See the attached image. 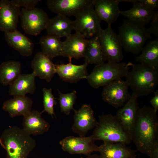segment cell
I'll return each mask as SVG.
<instances>
[{
    "mask_svg": "<svg viewBox=\"0 0 158 158\" xmlns=\"http://www.w3.org/2000/svg\"><path fill=\"white\" fill-rule=\"evenodd\" d=\"M152 107L144 105L138 109L131 134L138 150L149 157L158 144V119Z\"/></svg>",
    "mask_w": 158,
    "mask_h": 158,
    "instance_id": "cell-1",
    "label": "cell"
},
{
    "mask_svg": "<svg viewBox=\"0 0 158 158\" xmlns=\"http://www.w3.org/2000/svg\"><path fill=\"white\" fill-rule=\"evenodd\" d=\"M0 144L6 151L8 158H27L35 147V140L23 129L13 126L5 130Z\"/></svg>",
    "mask_w": 158,
    "mask_h": 158,
    "instance_id": "cell-2",
    "label": "cell"
},
{
    "mask_svg": "<svg viewBox=\"0 0 158 158\" xmlns=\"http://www.w3.org/2000/svg\"><path fill=\"white\" fill-rule=\"evenodd\" d=\"M131 67L125 77L133 93L138 98L154 92L158 85V68L140 63Z\"/></svg>",
    "mask_w": 158,
    "mask_h": 158,
    "instance_id": "cell-3",
    "label": "cell"
},
{
    "mask_svg": "<svg viewBox=\"0 0 158 158\" xmlns=\"http://www.w3.org/2000/svg\"><path fill=\"white\" fill-rule=\"evenodd\" d=\"M118 35L123 49L135 54L141 52L146 41L152 38L145 25L126 19L119 28Z\"/></svg>",
    "mask_w": 158,
    "mask_h": 158,
    "instance_id": "cell-4",
    "label": "cell"
},
{
    "mask_svg": "<svg viewBox=\"0 0 158 158\" xmlns=\"http://www.w3.org/2000/svg\"><path fill=\"white\" fill-rule=\"evenodd\" d=\"M99 118L98 124L92 135L95 141L121 142L126 145L130 143L131 137L124 130L116 115L103 114Z\"/></svg>",
    "mask_w": 158,
    "mask_h": 158,
    "instance_id": "cell-5",
    "label": "cell"
},
{
    "mask_svg": "<svg viewBox=\"0 0 158 158\" xmlns=\"http://www.w3.org/2000/svg\"><path fill=\"white\" fill-rule=\"evenodd\" d=\"M132 64L130 62H104L96 65L85 79L91 87L97 89L125 77Z\"/></svg>",
    "mask_w": 158,
    "mask_h": 158,
    "instance_id": "cell-6",
    "label": "cell"
},
{
    "mask_svg": "<svg viewBox=\"0 0 158 158\" xmlns=\"http://www.w3.org/2000/svg\"><path fill=\"white\" fill-rule=\"evenodd\" d=\"M74 20V30L87 39L98 36L102 30L100 20L94 5L88 6L80 12Z\"/></svg>",
    "mask_w": 158,
    "mask_h": 158,
    "instance_id": "cell-7",
    "label": "cell"
},
{
    "mask_svg": "<svg viewBox=\"0 0 158 158\" xmlns=\"http://www.w3.org/2000/svg\"><path fill=\"white\" fill-rule=\"evenodd\" d=\"M101 49L108 62L120 63L123 56L122 47L118 37L111 27V25L102 29L98 36Z\"/></svg>",
    "mask_w": 158,
    "mask_h": 158,
    "instance_id": "cell-8",
    "label": "cell"
},
{
    "mask_svg": "<svg viewBox=\"0 0 158 158\" xmlns=\"http://www.w3.org/2000/svg\"><path fill=\"white\" fill-rule=\"evenodd\" d=\"M20 16L23 30L26 33L35 36L45 29L49 19L45 11L37 8L30 10L23 8Z\"/></svg>",
    "mask_w": 158,
    "mask_h": 158,
    "instance_id": "cell-9",
    "label": "cell"
},
{
    "mask_svg": "<svg viewBox=\"0 0 158 158\" xmlns=\"http://www.w3.org/2000/svg\"><path fill=\"white\" fill-rule=\"evenodd\" d=\"M129 86L126 81L120 78L106 85L102 96L104 101L117 109L124 105L130 98Z\"/></svg>",
    "mask_w": 158,
    "mask_h": 158,
    "instance_id": "cell-10",
    "label": "cell"
},
{
    "mask_svg": "<svg viewBox=\"0 0 158 158\" xmlns=\"http://www.w3.org/2000/svg\"><path fill=\"white\" fill-rule=\"evenodd\" d=\"M93 136L76 137L70 136L60 141L62 150L72 154H83L88 156L92 153L98 152L99 146L95 143Z\"/></svg>",
    "mask_w": 158,
    "mask_h": 158,
    "instance_id": "cell-11",
    "label": "cell"
},
{
    "mask_svg": "<svg viewBox=\"0 0 158 158\" xmlns=\"http://www.w3.org/2000/svg\"><path fill=\"white\" fill-rule=\"evenodd\" d=\"M96 0H48L47 4L51 11L66 17L75 16L86 8L94 5Z\"/></svg>",
    "mask_w": 158,
    "mask_h": 158,
    "instance_id": "cell-12",
    "label": "cell"
},
{
    "mask_svg": "<svg viewBox=\"0 0 158 158\" xmlns=\"http://www.w3.org/2000/svg\"><path fill=\"white\" fill-rule=\"evenodd\" d=\"M72 131L80 137H85L90 130L97 126L98 122L94 116L91 106L84 104L78 110L74 109Z\"/></svg>",
    "mask_w": 158,
    "mask_h": 158,
    "instance_id": "cell-13",
    "label": "cell"
},
{
    "mask_svg": "<svg viewBox=\"0 0 158 158\" xmlns=\"http://www.w3.org/2000/svg\"><path fill=\"white\" fill-rule=\"evenodd\" d=\"M20 13V8L11 0H0V31L5 32L17 30Z\"/></svg>",
    "mask_w": 158,
    "mask_h": 158,
    "instance_id": "cell-14",
    "label": "cell"
},
{
    "mask_svg": "<svg viewBox=\"0 0 158 158\" xmlns=\"http://www.w3.org/2000/svg\"><path fill=\"white\" fill-rule=\"evenodd\" d=\"M137 98L132 93L130 98L116 115L124 130L131 137L138 109Z\"/></svg>",
    "mask_w": 158,
    "mask_h": 158,
    "instance_id": "cell-15",
    "label": "cell"
},
{
    "mask_svg": "<svg viewBox=\"0 0 158 158\" xmlns=\"http://www.w3.org/2000/svg\"><path fill=\"white\" fill-rule=\"evenodd\" d=\"M66 38L63 42L61 56L70 60L84 57L88 39L76 32Z\"/></svg>",
    "mask_w": 158,
    "mask_h": 158,
    "instance_id": "cell-16",
    "label": "cell"
},
{
    "mask_svg": "<svg viewBox=\"0 0 158 158\" xmlns=\"http://www.w3.org/2000/svg\"><path fill=\"white\" fill-rule=\"evenodd\" d=\"M87 63L77 65L73 64L71 60L69 59L67 64L55 65L56 73L63 81L76 83L85 79L87 75Z\"/></svg>",
    "mask_w": 158,
    "mask_h": 158,
    "instance_id": "cell-17",
    "label": "cell"
},
{
    "mask_svg": "<svg viewBox=\"0 0 158 158\" xmlns=\"http://www.w3.org/2000/svg\"><path fill=\"white\" fill-rule=\"evenodd\" d=\"M31 67L36 76L50 82L56 73L55 64L51 59L42 52L35 55L31 62Z\"/></svg>",
    "mask_w": 158,
    "mask_h": 158,
    "instance_id": "cell-18",
    "label": "cell"
},
{
    "mask_svg": "<svg viewBox=\"0 0 158 158\" xmlns=\"http://www.w3.org/2000/svg\"><path fill=\"white\" fill-rule=\"evenodd\" d=\"M119 3L118 0H96L94 6L100 20L111 25L120 15Z\"/></svg>",
    "mask_w": 158,
    "mask_h": 158,
    "instance_id": "cell-19",
    "label": "cell"
},
{
    "mask_svg": "<svg viewBox=\"0 0 158 158\" xmlns=\"http://www.w3.org/2000/svg\"><path fill=\"white\" fill-rule=\"evenodd\" d=\"M137 150L121 142H104L99 146L101 158H137Z\"/></svg>",
    "mask_w": 158,
    "mask_h": 158,
    "instance_id": "cell-20",
    "label": "cell"
},
{
    "mask_svg": "<svg viewBox=\"0 0 158 158\" xmlns=\"http://www.w3.org/2000/svg\"><path fill=\"white\" fill-rule=\"evenodd\" d=\"M41 114L34 110L23 116L22 129L29 135L42 134L49 130L50 124L42 118Z\"/></svg>",
    "mask_w": 158,
    "mask_h": 158,
    "instance_id": "cell-21",
    "label": "cell"
},
{
    "mask_svg": "<svg viewBox=\"0 0 158 158\" xmlns=\"http://www.w3.org/2000/svg\"><path fill=\"white\" fill-rule=\"evenodd\" d=\"M74 22L67 17L59 15L49 19L46 26L47 34L61 38L68 37L74 30Z\"/></svg>",
    "mask_w": 158,
    "mask_h": 158,
    "instance_id": "cell-22",
    "label": "cell"
},
{
    "mask_svg": "<svg viewBox=\"0 0 158 158\" xmlns=\"http://www.w3.org/2000/svg\"><path fill=\"white\" fill-rule=\"evenodd\" d=\"M32 100L26 95L15 96L5 101L2 109L12 118L24 116L32 111Z\"/></svg>",
    "mask_w": 158,
    "mask_h": 158,
    "instance_id": "cell-23",
    "label": "cell"
},
{
    "mask_svg": "<svg viewBox=\"0 0 158 158\" xmlns=\"http://www.w3.org/2000/svg\"><path fill=\"white\" fill-rule=\"evenodd\" d=\"M4 33L6 40L10 47L23 56H29L32 54L34 44L30 38L17 30Z\"/></svg>",
    "mask_w": 158,
    "mask_h": 158,
    "instance_id": "cell-24",
    "label": "cell"
},
{
    "mask_svg": "<svg viewBox=\"0 0 158 158\" xmlns=\"http://www.w3.org/2000/svg\"><path fill=\"white\" fill-rule=\"evenodd\" d=\"M35 77L33 72L30 74H21L9 85L10 95L14 97L33 93L36 89Z\"/></svg>",
    "mask_w": 158,
    "mask_h": 158,
    "instance_id": "cell-25",
    "label": "cell"
},
{
    "mask_svg": "<svg viewBox=\"0 0 158 158\" xmlns=\"http://www.w3.org/2000/svg\"><path fill=\"white\" fill-rule=\"evenodd\" d=\"M156 12L138 4L134 3L130 9L120 11V15L126 17L130 20L145 25L151 21Z\"/></svg>",
    "mask_w": 158,
    "mask_h": 158,
    "instance_id": "cell-26",
    "label": "cell"
},
{
    "mask_svg": "<svg viewBox=\"0 0 158 158\" xmlns=\"http://www.w3.org/2000/svg\"><path fill=\"white\" fill-rule=\"evenodd\" d=\"M135 61L152 68H158V37L150 41L144 46Z\"/></svg>",
    "mask_w": 158,
    "mask_h": 158,
    "instance_id": "cell-27",
    "label": "cell"
},
{
    "mask_svg": "<svg viewBox=\"0 0 158 158\" xmlns=\"http://www.w3.org/2000/svg\"><path fill=\"white\" fill-rule=\"evenodd\" d=\"M21 74V65L18 61L11 60L0 65V83L10 85Z\"/></svg>",
    "mask_w": 158,
    "mask_h": 158,
    "instance_id": "cell-28",
    "label": "cell"
},
{
    "mask_svg": "<svg viewBox=\"0 0 158 158\" xmlns=\"http://www.w3.org/2000/svg\"><path fill=\"white\" fill-rule=\"evenodd\" d=\"M85 63L96 65L106 61L103 53L98 36L88 39L84 57Z\"/></svg>",
    "mask_w": 158,
    "mask_h": 158,
    "instance_id": "cell-29",
    "label": "cell"
},
{
    "mask_svg": "<svg viewBox=\"0 0 158 158\" xmlns=\"http://www.w3.org/2000/svg\"><path fill=\"white\" fill-rule=\"evenodd\" d=\"M42 52L51 59L61 56L63 42L60 38L48 34L43 36L40 39Z\"/></svg>",
    "mask_w": 158,
    "mask_h": 158,
    "instance_id": "cell-30",
    "label": "cell"
},
{
    "mask_svg": "<svg viewBox=\"0 0 158 158\" xmlns=\"http://www.w3.org/2000/svg\"><path fill=\"white\" fill-rule=\"evenodd\" d=\"M59 103L61 108V111L66 115L70 114L71 110L75 109L73 105L76 98L77 92L73 90L71 92L63 94L59 90Z\"/></svg>",
    "mask_w": 158,
    "mask_h": 158,
    "instance_id": "cell-31",
    "label": "cell"
},
{
    "mask_svg": "<svg viewBox=\"0 0 158 158\" xmlns=\"http://www.w3.org/2000/svg\"><path fill=\"white\" fill-rule=\"evenodd\" d=\"M43 105L44 108L41 113L46 112L52 117L55 116L54 111V106L56 105L57 102L52 93V89L43 88L42 89Z\"/></svg>",
    "mask_w": 158,
    "mask_h": 158,
    "instance_id": "cell-32",
    "label": "cell"
},
{
    "mask_svg": "<svg viewBox=\"0 0 158 158\" xmlns=\"http://www.w3.org/2000/svg\"><path fill=\"white\" fill-rule=\"evenodd\" d=\"M120 2H125L133 4H138L152 11H155L158 8V0H118Z\"/></svg>",
    "mask_w": 158,
    "mask_h": 158,
    "instance_id": "cell-33",
    "label": "cell"
},
{
    "mask_svg": "<svg viewBox=\"0 0 158 158\" xmlns=\"http://www.w3.org/2000/svg\"><path fill=\"white\" fill-rule=\"evenodd\" d=\"M41 0H11L12 3L19 8L21 7L30 10L35 8V6Z\"/></svg>",
    "mask_w": 158,
    "mask_h": 158,
    "instance_id": "cell-34",
    "label": "cell"
},
{
    "mask_svg": "<svg viewBox=\"0 0 158 158\" xmlns=\"http://www.w3.org/2000/svg\"><path fill=\"white\" fill-rule=\"evenodd\" d=\"M150 26L148 28L150 33L158 37V11L156 13L151 20Z\"/></svg>",
    "mask_w": 158,
    "mask_h": 158,
    "instance_id": "cell-35",
    "label": "cell"
},
{
    "mask_svg": "<svg viewBox=\"0 0 158 158\" xmlns=\"http://www.w3.org/2000/svg\"><path fill=\"white\" fill-rule=\"evenodd\" d=\"M154 96L151 99L150 102L154 111L157 113L158 110V90L154 92Z\"/></svg>",
    "mask_w": 158,
    "mask_h": 158,
    "instance_id": "cell-36",
    "label": "cell"
},
{
    "mask_svg": "<svg viewBox=\"0 0 158 158\" xmlns=\"http://www.w3.org/2000/svg\"><path fill=\"white\" fill-rule=\"evenodd\" d=\"M149 157V158H158V144L154 147Z\"/></svg>",
    "mask_w": 158,
    "mask_h": 158,
    "instance_id": "cell-37",
    "label": "cell"
},
{
    "mask_svg": "<svg viewBox=\"0 0 158 158\" xmlns=\"http://www.w3.org/2000/svg\"><path fill=\"white\" fill-rule=\"evenodd\" d=\"M86 158H101L99 155L96 154H94L92 155H90L87 156Z\"/></svg>",
    "mask_w": 158,
    "mask_h": 158,
    "instance_id": "cell-38",
    "label": "cell"
}]
</instances>
